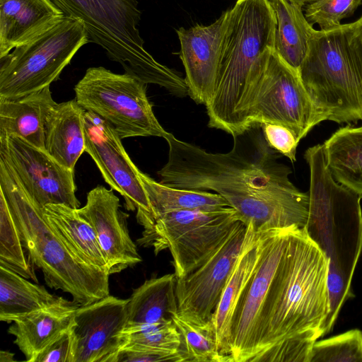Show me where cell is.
Instances as JSON below:
<instances>
[{"mask_svg":"<svg viewBox=\"0 0 362 362\" xmlns=\"http://www.w3.org/2000/svg\"><path fill=\"white\" fill-rule=\"evenodd\" d=\"M225 153L206 151L172 134L165 136L166 164L158 171L162 184L187 189H210L235 209L241 221L257 232L306 224L308 192L290 180L291 170L277 161L266 141L261 124L233 136Z\"/></svg>","mask_w":362,"mask_h":362,"instance_id":"6da1fadb","label":"cell"},{"mask_svg":"<svg viewBox=\"0 0 362 362\" xmlns=\"http://www.w3.org/2000/svg\"><path fill=\"white\" fill-rule=\"evenodd\" d=\"M327 277L322 252L304 228L292 227L260 313L250 362H264L278 346L309 330L320 332L330 308Z\"/></svg>","mask_w":362,"mask_h":362,"instance_id":"7a4b0ae2","label":"cell"},{"mask_svg":"<svg viewBox=\"0 0 362 362\" xmlns=\"http://www.w3.org/2000/svg\"><path fill=\"white\" fill-rule=\"evenodd\" d=\"M309 210L304 229L325 256L329 313L322 337L329 333L344 303L352 296L351 281L362 250V198L337 182L328 169L322 144L308 148Z\"/></svg>","mask_w":362,"mask_h":362,"instance_id":"3957f363","label":"cell"},{"mask_svg":"<svg viewBox=\"0 0 362 362\" xmlns=\"http://www.w3.org/2000/svg\"><path fill=\"white\" fill-rule=\"evenodd\" d=\"M0 192L7 202L28 260L47 286L70 294L79 305L108 295L109 274L78 257L46 220L8 164L0 158Z\"/></svg>","mask_w":362,"mask_h":362,"instance_id":"277c9868","label":"cell"},{"mask_svg":"<svg viewBox=\"0 0 362 362\" xmlns=\"http://www.w3.org/2000/svg\"><path fill=\"white\" fill-rule=\"evenodd\" d=\"M276 19L269 0H236L228 9L215 89L206 105L209 126L238 134V112L254 64L274 48Z\"/></svg>","mask_w":362,"mask_h":362,"instance_id":"5b68a950","label":"cell"},{"mask_svg":"<svg viewBox=\"0 0 362 362\" xmlns=\"http://www.w3.org/2000/svg\"><path fill=\"white\" fill-rule=\"evenodd\" d=\"M52 1L66 16L81 21L90 42L101 47L125 72L165 88L175 81L176 71L156 60L144 47L137 0Z\"/></svg>","mask_w":362,"mask_h":362,"instance_id":"8992f818","label":"cell"},{"mask_svg":"<svg viewBox=\"0 0 362 362\" xmlns=\"http://www.w3.org/2000/svg\"><path fill=\"white\" fill-rule=\"evenodd\" d=\"M325 121L298 71L269 47L251 70L238 112V135L255 124L272 123L288 128L300 141Z\"/></svg>","mask_w":362,"mask_h":362,"instance_id":"52a82bcc","label":"cell"},{"mask_svg":"<svg viewBox=\"0 0 362 362\" xmlns=\"http://www.w3.org/2000/svg\"><path fill=\"white\" fill-rule=\"evenodd\" d=\"M325 120H362V82L347 43L344 24L315 30L298 69Z\"/></svg>","mask_w":362,"mask_h":362,"instance_id":"ba28073f","label":"cell"},{"mask_svg":"<svg viewBox=\"0 0 362 362\" xmlns=\"http://www.w3.org/2000/svg\"><path fill=\"white\" fill-rule=\"evenodd\" d=\"M242 221L230 206L215 210H180L156 214L141 223L139 245L155 255L168 249L175 274L182 278L204 262Z\"/></svg>","mask_w":362,"mask_h":362,"instance_id":"9c48e42d","label":"cell"},{"mask_svg":"<svg viewBox=\"0 0 362 362\" xmlns=\"http://www.w3.org/2000/svg\"><path fill=\"white\" fill-rule=\"evenodd\" d=\"M76 100L86 110L107 122L122 139L169 134L156 117L146 83L127 72L103 66L88 68L74 87Z\"/></svg>","mask_w":362,"mask_h":362,"instance_id":"30bf717a","label":"cell"},{"mask_svg":"<svg viewBox=\"0 0 362 362\" xmlns=\"http://www.w3.org/2000/svg\"><path fill=\"white\" fill-rule=\"evenodd\" d=\"M88 42L84 25L66 16L43 35L0 57V97L18 98L49 86Z\"/></svg>","mask_w":362,"mask_h":362,"instance_id":"8fae6325","label":"cell"},{"mask_svg":"<svg viewBox=\"0 0 362 362\" xmlns=\"http://www.w3.org/2000/svg\"><path fill=\"white\" fill-rule=\"evenodd\" d=\"M291 228L259 232L260 256L238 299L231 322L230 356L233 362H250L256 353L260 313Z\"/></svg>","mask_w":362,"mask_h":362,"instance_id":"7c38bea8","label":"cell"},{"mask_svg":"<svg viewBox=\"0 0 362 362\" xmlns=\"http://www.w3.org/2000/svg\"><path fill=\"white\" fill-rule=\"evenodd\" d=\"M246 230L240 221L204 262L176 278L177 313L185 320L200 325L211 320L243 249Z\"/></svg>","mask_w":362,"mask_h":362,"instance_id":"4fadbf2b","label":"cell"},{"mask_svg":"<svg viewBox=\"0 0 362 362\" xmlns=\"http://www.w3.org/2000/svg\"><path fill=\"white\" fill-rule=\"evenodd\" d=\"M0 158L12 168L30 197L41 207L64 204L78 209L74 171L14 135L0 136Z\"/></svg>","mask_w":362,"mask_h":362,"instance_id":"5bb4252c","label":"cell"},{"mask_svg":"<svg viewBox=\"0 0 362 362\" xmlns=\"http://www.w3.org/2000/svg\"><path fill=\"white\" fill-rule=\"evenodd\" d=\"M128 299L108 295L75 310L69 362H117L126 344Z\"/></svg>","mask_w":362,"mask_h":362,"instance_id":"9a60e30c","label":"cell"},{"mask_svg":"<svg viewBox=\"0 0 362 362\" xmlns=\"http://www.w3.org/2000/svg\"><path fill=\"white\" fill-rule=\"evenodd\" d=\"M86 150L100 170L105 181L125 201V207L136 211L139 223L151 214V205L139 175V169L126 152L122 139L105 120L86 111Z\"/></svg>","mask_w":362,"mask_h":362,"instance_id":"2e32d148","label":"cell"},{"mask_svg":"<svg viewBox=\"0 0 362 362\" xmlns=\"http://www.w3.org/2000/svg\"><path fill=\"white\" fill-rule=\"evenodd\" d=\"M113 191L98 185L88 193L86 204L77 209L95 230L110 275L142 261L129 233L128 214L120 210L119 199Z\"/></svg>","mask_w":362,"mask_h":362,"instance_id":"e0dca14e","label":"cell"},{"mask_svg":"<svg viewBox=\"0 0 362 362\" xmlns=\"http://www.w3.org/2000/svg\"><path fill=\"white\" fill-rule=\"evenodd\" d=\"M228 16V9L209 25L176 30L188 95L198 104L206 105L213 95Z\"/></svg>","mask_w":362,"mask_h":362,"instance_id":"ac0fdd59","label":"cell"},{"mask_svg":"<svg viewBox=\"0 0 362 362\" xmlns=\"http://www.w3.org/2000/svg\"><path fill=\"white\" fill-rule=\"evenodd\" d=\"M65 16L52 0H0V57L43 35Z\"/></svg>","mask_w":362,"mask_h":362,"instance_id":"d6986e66","label":"cell"},{"mask_svg":"<svg viewBox=\"0 0 362 362\" xmlns=\"http://www.w3.org/2000/svg\"><path fill=\"white\" fill-rule=\"evenodd\" d=\"M78 306L74 300H66L13 322L8 332L14 336L13 342L27 361L35 362L45 348L69 328L73 315Z\"/></svg>","mask_w":362,"mask_h":362,"instance_id":"ffe728a7","label":"cell"},{"mask_svg":"<svg viewBox=\"0 0 362 362\" xmlns=\"http://www.w3.org/2000/svg\"><path fill=\"white\" fill-rule=\"evenodd\" d=\"M260 253V234L248 224L243 249L211 317L218 349L222 354L230 356V327L233 313L256 267Z\"/></svg>","mask_w":362,"mask_h":362,"instance_id":"44dd1931","label":"cell"},{"mask_svg":"<svg viewBox=\"0 0 362 362\" xmlns=\"http://www.w3.org/2000/svg\"><path fill=\"white\" fill-rule=\"evenodd\" d=\"M56 104L49 86L18 98L0 97V136H17L45 150V124Z\"/></svg>","mask_w":362,"mask_h":362,"instance_id":"7402d4cb","label":"cell"},{"mask_svg":"<svg viewBox=\"0 0 362 362\" xmlns=\"http://www.w3.org/2000/svg\"><path fill=\"white\" fill-rule=\"evenodd\" d=\"M85 112L76 99L57 103L45 124V150L73 171L86 150Z\"/></svg>","mask_w":362,"mask_h":362,"instance_id":"603a6c76","label":"cell"},{"mask_svg":"<svg viewBox=\"0 0 362 362\" xmlns=\"http://www.w3.org/2000/svg\"><path fill=\"white\" fill-rule=\"evenodd\" d=\"M176 280L175 273L167 274L146 280L133 291L127 305L125 334L145 325L173 321L178 310Z\"/></svg>","mask_w":362,"mask_h":362,"instance_id":"cb8c5ba5","label":"cell"},{"mask_svg":"<svg viewBox=\"0 0 362 362\" xmlns=\"http://www.w3.org/2000/svg\"><path fill=\"white\" fill-rule=\"evenodd\" d=\"M42 212L49 225L78 257L108 274L107 262L95 230L77 209L64 204H47L42 208Z\"/></svg>","mask_w":362,"mask_h":362,"instance_id":"d4e9b609","label":"cell"},{"mask_svg":"<svg viewBox=\"0 0 362 362\" xmlns=\"http://www.w3.org/2000/svg\"><path fill=\"white\" fill-rule=\"evenodd\" d=\"M322 146L334 180L362 197V125L339 129Z\"/></svg>","mask_w":362,"mask_h":362,"instance_id":"484cf974","label":"cell"},{"mask_svg":"<svg viewBox=\"0 0 362 362\" xmlns=\"http://www.w3.org/2000/svg\"><path fill=\"white\" fill-rule=\"evenodd\" d=\"M66 300L17 273L0 266V320L8 323L37 310Z\"/></svg>","mask_w":362,"mask_h":362,"instance_id":"4316f807","label":"cell"},{"mask_svg":"<svg viewBox=\"0 0 362 362\" xmlns=\"http://www.w3.org/2000/svg\"><path fill=\"white\" fill-rule=\"evenodd\" d=\"M269 2L276 19L274 49L298 71L315 30L305 18L301 7L287 0H269Z\"/></svg>","mask_w":362,"mask_h":362,"instance_id":"83f0119b","label":"cell"},{"mask_svg":"<svg viewBox=\"0 0 362 362\" xmlns=\"http://www.w3.org/2000/svg\"><path fill=\"white\" fill-rule=\"evenodd\" d=\"M139 175L151 208L152 214L148 218L174 211L215 210L230 206L227 201L217 193L170 187L156 182L140 170Z\"/></svg>","mask_w":362,"mask_h":362,"instance_id":"f1b7e54d","label":"cell"},{"mask_svg":"<svg viewBox=\"0 0 362 362\" xmlns=\"http://www.w3.org/2000/svg\"><path fill=\"white\" fill-rule=\"evenodd\" d=\"M172 320L181 336L180 353L182 362H233L230 356L220 352L211 320L196 324L185 320L178 313L173 315Z\"/></svg>","mask_w":362,"mask_h":362,"instance_id":"f546056e","label":"cell"},{"mask_svg":"<svg viewBox=\"0 0 362 362\" xmlns=\"http://www.w3.org/2000/svg\"><path fill=\"white\" fill-rule=\"evenodd\" d=\"M7 202L0 192V266L37 282Z\"/></svg>","mask_w":362,"mask_h":362,"instance_id":"4dcf8cb0","label":"cell"},{"mask_svg":"<svg viewBox=\"0 0 362 362\" xmlns=\"http://www.w3.org/2000/svg\"><path fill=\"white\" fill-rule=\"evenodd\" d=\"M181 336L173 321L143 326L126 334L124 349L180 353Z\"/></svg>","mask_w":362,"mask_h":362,"instance_id":"1f68e13d","label":"cell"},{"mask_svg":"<svg viewBox=\"0 0 362 362\" xmlns=\"http://www.w3.org/2000/svg\"><path fill=\"white\" fill-rule=\"evenodd\" d=\"M310 362H362V331L354 329L316 341Z\"/></svg>","mask_w":362,"mask_h":362,"instance_id":"d6a6232c","label":"cell"},{"mask_svg":"<svg viewBox=\"0 0 362 362\" xmlns=\"http://www.w3.org/2000/svg\"><path fill=\"white\" fill-rule=\"evenodd\" d=\"M362 0H315L305 6V17L320 29L341 25V20L352 16Z\"/></svg>","mask_w":362,"mask_h":362,"instance_id":"836d02e7","label":"cell"},{"mask_svg":"<svg viewBox=\"0 0 362 362\" xmlns=\"http://www.w3.org/2000/svg\"><path fill=\"white\" fill-rule=\"evenodd\" d=\"M261 127L269 146L292 162L296 161V148L299 141L295 134L288 128L281 124L264 123Z\"/></svg>","mask_w":362,"mask_h":362,"instance_id":"e575fe53","label":"cell"},{"mask_svg":"<svg viewBox=\"0 0 362 362\" xmlns=\"http://www.w3.org/2000/svg\"><path fill=\"white\" fill-rule=\"evenodd\" d=\"M71 345V339L68 329L45 348L35 362H69Z\"/></svg>","mask_w":362,"mask_h":362,"instance_id":"d590c367","label":"cell"},{"mask_svg":"<svg viewBox=\"0 0 362 362\" xmlns=\"http://www.w3.org/2000/svg\"><path fill=\"white\" fill-rule=\"evenodd\" d=\"M182 362L180 353H168L149 350L124 349L117 362Z\"/></svg>","mask_w":362,"mask_h":362,"instance_id":"8d00e7d4","label":"cell"},{"mask_svg":"<svg viewBox=\"0 0 362 362\" xmlns=\"http://www.w3.org/2000/svg\"><path fill=\"white\" fill-rule=\"evenodd\" d=\"M348 45L362 82V15L356 21L344 24Z\"/></svg>","mask_w":362,"mask_h":362,"instance_id":"74e56055","label":"cell"},{"mask_svg":"<svg viewBox=\"0 0 362 362\" xmlns=\"http://www.w3.org/2000/svg\"><path fill=\"white\" fill-rule=\"evenodd\" d=\"M14 354L8 351H1L0 362H13L14 361Z\"/></svg>","mask_w":362,"mask_h":362,"instance_id":"f35d334b","label":"cell"},{"mask_svg":"<svg viewBox=\"0 0 362 362\" xmlns=\"http://www.w3.org/2000/svg\"><path fill=\"white\" fill-rule=\"evenodd\" d=\"M291 4L297 5L301 8L305 6L306 4L314 1L315 0H287Z\"/></svg>","mask_w":362,"mask_h":362,"instance_id":"ab89813d","label":"cell"}]
</instances>
